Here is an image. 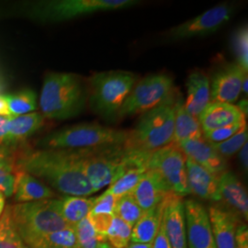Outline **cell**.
Here are the masks:
<instances>
[{
	"label": "cell",
	"mask_w": 248,
	"mask_h": 248,
	"mask_svg": "<svg viewBox=\"0 0 248 248\" xmlns=\"http://www.w3.org/2000/svg\"><path fill=\"white\" fill-rule=\"evenodd\" d=\"M186 177L190 194L204 201L221 202L219 177L186 157Z\"/></svg>",
	"instance_id": "ac0fdd59"
},
{
	"label": "cell",
	"mask_w": 248,
	"mask_h": 248,
	"mask_svg": "<svg viewBox=\"0 0 248 248\" xmlns=\"http://www.w3.org/2000/svg\"></svg>",
	"instance_id": "f907efd6"
},
{
	"label": "cell",
	"mask_w": 248,
	"mask_h": 248,
	"mask_svg": "<svg viewBox=\"0 0 248 248\" xmlns=\"http://www.w3.org/2000/svg\"><path fill=\"white\" fill-rule=\"evenodd\" d=\"M142 212L132 194H127L118 199L116 204L115 215L133 227L141 218Z\"/></svg>",
	"instance_id": "d6a6232c"
},
{
	"label": "cell",
	"mask_w": 248,
	"mask_h": 248,
	"mask_svg": "<svg viewBox=\"0 0 248 248\" xmlns=\"http://www.w3.org/2000/svg\"><path fill=\"white\" fill-rule=\"evenodd\" d=\"M10 117L0 116V148L2 147V145L7 143Z\"/></svg>",
	"instance_id": "60d3db41"
},
{
	"label": "cell",
	"mask_w": 248,
	"mask_h": 248,
	"mask_svg": "<svg viewBox=\"0 0 248 248\" xmlns=\"http://www.w3.org/2000/svg\"><path fill=\"white\" fill-rule=\"evenodd\" d=\"M237 108H239L240 111L244 114V115L248 116V99H243V100H241L238 102V104H237Z\"/></svg>",
	"instance_id": "ee69618b"
},
{
	"label": "cell",
	"mask_w": 248,
	"mask_h": 248,
	"mask_svg": "<svg viewBox=\"0 0 248 248\" xmlns=\"http://www.w3.org/2000/svg\"><path fill=\"white\" fill-rule=\"evenodd\" d=\"M45 119L41 112L37 111L24 115L11 116L6 145L22 142L33 135L44 126Z\"/></svg>",
	"instance_id": "cb8c5ba5"
},
{
	"label": "cell",
	"mask_w": 248,
	"mask_h": 248,
	"mask_svg": "<svg viewBox=\"0 0 248 248\" xmlns=\"http://www.w3.org/2000/svg\"><path fill=\"white\" fill-rule=\"evenodd\" d=\"M27 245L31 248H76L77 235L74 227L68 226L32 240Z\"/></svg>",
	"instance_id": "4316f807"
},
{
	"label": "cell",
	"mask_w": 248,
	"mask_h": 248,
	"mask_svg": "<svg viewBox=\"0 0 248 248\" xmlns=\"http://www.w3.org/2000/svg\"><path fill=\"white\" fill-rule=\"evenodd\" d=\"M96 198L64 196L61 199H57L58 211L65 222L74 227L89 215L95 204Z\"/></svg>",
	"instance_id": "d4e9b609"
},
{
	"label": "cell",
	"mask_w": 248,
	"mask_h": 248,
	"mask_svg": "<svg viewBox=\"0 0 248 248\" xmlns=\"http://www.w3.org/2000/svg\"><path fill=\"white\" fill-rule=\"evenodd\" d=\"M138 0H52L38 2L31 16L42 22H62L98 12L130 9L139 5Z\"/></svg>",
	"instance_id": "ba28073f"
},
{
	"label": "cell",
	"mask_w": 248,
	"mask_h": 248,
	"mask_svg": "<svg viewBox=\"0 0 248 248\" xmlns=\"http://www.w3.org/2000/svg\"><path fill=\"white\" fill-rule=\"evenodd\" d=\"M208 212L216 248H235L236 228L242 220L218 205L211 206Z\"/></svg>",
	"instance_id": "d6986e66"
},
{
	"label": "cell",
	"mask_w": 248,
	"mask_h": 248,
	"mask_svg": "<svg viewBox=\"0 0 248 248\" xmlns=\"http://www.w3.org/2000/svg\"><path fill=\"white\" fill-rule=\"evenodd\" d=\"M16 170L35 177L52 189L65 196L94 194L80 168L77 151L37 149L28 151L18 160Z\"/></svg>",
	"instance_id": "6da1fadb"
},
{
	"label": "cell",
	"mask_w": 248,
	"mask_h": 248,
	"mask_svg": "<svg viewBox=\"0 0 248 248\" xmlns=\"http://www.w3.org/2000/svg\"><path fill=\"white\" fill-rule=\"evenodd\" d=\"M9 207L12 222L26 244L69 226L58 211L57 199L16 203Z\"/></svg>",
	"instance_id": "52a82bcc"
},
{
	"label": "cell",
	"mask_w": 248,
	"mask_h": 248,
	"mask_svg": "<svg viewBox=\"0 0 248 248\" xmlns=\"http://www.w3.org/2000/svg\"><path fill=\"white\" fill-rule=\"evenodd\" d=\"M198 119L203 133L232 124L243 123L246 121V116L232 104L211 101Z\"/></svg>",
	"instance_id": "ffe728a7"
},
{
	"label": "cell",
	"mask_w": 248,
	"mask_h": 248,
	"mask_svg": "<svg viewBox=\"0 0 248 248\" xmlns=\"http://www.w3.org/2000/svg\"><path fill=\"white\" fill-rule=\"evenodd\" d=\"M5 96L11 116L24 115L35 111L37 108V95L31 89Z\"/></svg>",
	"instance_id": "f546056e"
},
{
	"label": "cell",
	"mask_w": 248,
	"mask_h": 248,
	"mask_svg": "<svg viewBox=\"0 0 248 248\" xmlns=\"http://www.w3.org/2000/svg\"><path fill=\"white\" fill-rule=\"evenodd\" d=\"M239 161L243 171L248 174V143L247 142L239 151Z\"/></svg>",
	"instance_id": "b9f144b4"
},
{
	"label": "cell",
	"mask_w": 248,
	"mask_h": 248,
	"mask_svg": "<svg viewBox=\"0 0 248 248\" xmlns=\"http://www.w3.org/2000/svg\"><path fill=\"white\" fill-rule=\"evenodd\" d=\"M55 193L44 182L21 170L15 169L13 197L17 203L53 199Z\"/></svg>",
	"instance_id": "7402d4cb"
},
{
	"label": "cell",
	"mask_w": 248,
	"mask_h": 248,
	"mask_svg": "<svg viewBox=\"0 0 248 248\" xmlns=\"http://www.w3.org/2000/svg\"><path fill=\"white\" fill-rule=\"evenodd\" d=\"M5 161H7V158H6V156H5L4 152H3V150L0 148V163L5 162Z\"/></svg>",
	"instance_id": "681fc988"
},
{
	"label": "cell",
	"mask_w": 248,
	"mask_h": 248,
	"mask_svg": "<svg viewBox=\"0 0 248 248\" xmlns=\"http://www.w3.org/2000/svg\"><path fill=\"white\" fill-rule=\"evenodd\" d=\"M248 76L236 62H227L214 73L211 81V101L233 103L239 98Z\"/></svg>",
	"instance_id": "4fadbf2b"
},
{
	"label": "cell",
	"mask_w": 248,
	"mask_h": 248,
	"mask_svg": "<svg viewBox=\"0 0 248 248\" xmlns=\"http://www.w3.org/2000/svg\"><path fill=\"white\" fill-rule=\"evenodd\" d=\"M127 248H152V244H141V243H130Z\"/></svg>",
	"instance_id": "f6af8a7d"
},
{
	"label": "cell",
	"mask_w": 248,
	"mask_h": 248,
	"mask_svg": "<svg viewBox=\"0 0 248 248\" xmlns=\"http://www.w3.org/2000/svg\"><path fill=\"white\" fill-rule=\"evenodd\" d=\"M180 93L175 89L159 105L142 114L132 131H128L124 147L153 153L173 142L175 113Z\"/></svg>",
	"instance_id": "3957f363"
},
{
	"label": "cell",
	"mask_w": 248,
	"mask_h": 248,
	"mask_svg": "<svg viewBox=\"0 0 248 248\" xmlns=\"http://www.w3.org/2000/svg\"><path fill=\"white\" fill-rule=\"evenodd\" d=\"M248 125L243 127L239 132L232 135L231 138L227 139L224 142L219 143H213V148L220 154L223 158L230 157L234 154L238 153L240 149L248 142ZM210 143V142H209Z\"/></svg>",
	"instance_id": "e575fe53"
},
{
	"label": "cell",
	"mask_w": 248,
	"mask_h": 248,
	"mask_svg": "<svg viewBox=\"0 0 248 248\" xmlns=\"http://www.w3.org/2000/svg\"><path fill=\"white\" fill-rule=\"evenodd\" d=\"M118 199L115 196L105 191L102 195L96 198L95 204L89 214L97 216H112L115 215L116 204Z\"/></svg>",
	"instance_id": "d590c367"
},
{
	"label": "cell",
	"mask_w": 248,
	"mask_h": 248,
	"mask_svg": "<svg viewBox=\"0 0 248 248\" xmlns=\"http://www.w3.org/2000/svg\"><path fill=\"white\" fill-rule=\"evenodd\" d=\"M0 248H31L12 222L9 206L5 208L0 218Z\"/></svg>",
	"instance_id": "f1b7e54d"
},
{
	"label": "cell",
	"mask_w": 248,
	"mask_h": 248,
	"mask_svg": "<svg viewBox=\"0 0 248 248\" xmlns=\"http://www.w3.org/2000/svg\"><path fill=\"white\" fill-rule=\"evenodd\" d=\"M171 192L168 183L159 173L148 169L131 194L142 212H147L157 207Z\"/></svg>",
	"instance_id": "2e32d148"
},
{
	"label": "cell",
	"mask_w": 248,
	"mask_h": 248,
	"mask_svg": "<svg viewBox=\"0 0 248 248\" xmlns=\"http://www.w3.org/2000/svg\"><path fill=\"white\" fill-rule=\"evenodd\" d=\"M186 157L207 169L217 177L227 171V161L217 153L211 143L203 137L195 140H187L177 144Z\"/></svg>",
	"instance_id": "e0dca14e"
},
{
	"label": "cell",
	"mask_w": 248,
	"mask_h": 248,
	"mask_svg": "<svg viewBox=\"0 0 248 248\" xmlns=\"http://www.w3.org/2000/svg\"><path fill=\"white\" fill-rule=\"evenodd\" d=\"M174 89L173 79L168 75L155 74L142 78L134 85L117 119L149 111L168 98Z\"/></svg>",
	"instance_id": "9c48e42d"
},
{
	"label": "cell",
	"mask_w": 248,
	"mask_h": 248,
	"mask_svg": "<svg viewBox=\"0 0 248 248\" xmlns=\"http://www.w3.org/2000/svg\"><path fill=\"white\" fill-rule=\"evenodd\" d=\"M248 76H246V78H245V79H244V82H243V85H242V92L243 93H245L246 95H248Z\"/></svg>",
	"instance_id": "7dc6e473"
},
{
	"label": "cell",
	"mask_w": 248,
	"mask_h": 248,
	"mask_svg": "<svg viewBox=\"0 0 248 248\" xmlns=\"http://www.w3.org/2000/svg\"><path fill=\"white\" fill-rule=\"evenodd\" d=\"M127 135L128 131L84 123L49 133L39 139L36 145L41 149L84 150L103 145H123Z\"/></svg>",
	"instance_id": "277c9868"
},
{
	"label": "cell",
	"mask_w": 248,
	"mask_h": 248,
	"mask_svg": "<svg viewBox=\"0 0 248 248\" xmlns=\"http://www.w3.org/2000/svg\"><path fill=\"white\" fill-rule=\"evenodd\" d=\"M133 227L114 215L106 232V241L111 248H127L131 243Z\"/></svg>",
	"instance_id": "1f68e13d"
},
{
	"label": "cell",
	"mask_w": 248,
	"mask_h": 248,
	"mask_svg": "<svg viewBox=\"0 0 248 248\" xmlns=\"http://www.w3.org/2000/svg\"><path fill=\"white\" fill-rule=\"evenodd\" d=\"M152 248H172L166 233L163 220L161 221L158 232L152 243Z\"/></svg>",
	"instance_id": "ab89813d"
},
{
	"label": "cell",
	"mask_w": 248,
	"mask_h": 248,
	"mask_svg": "<svg viewBox=\"0 0 248 248\" xmlns=\"http://www.w3.org/2000/svg\"><path fill=\"white\" fill-rule=\"evenodd\" d=\"M202 137L203 133L199 119L186 111L184 100L180 95L177 100L175 113L173 142L178 144L184 141L201 139Z\"/></svg>",
	"instance_id": "603a6c76"
},
{
	"label": "cell",
	"mask_w": 248,
	"mask_h": 248,
	"mask_svg": "<svg viewBox=\"0 0 248 248\" xmlns=\"http://www.w3.org/2000/svg\"><path fill=\"white\" fill-rule=\"evenodd\" d=\"M136 76L127 71L99 72L89 80V101L91 109L107 121H115L134 85Z\"/></svg>",
	"instance_id": "5b68a950"
},
{
	"label": "cell",
	"mask_w": 248,
	"mask_h": 248,
	"mask_svg": "<svg viewBox=\"0 0 248 248\" xmlns=\"http://www.w3.org/2000/svg\"><path fill=\"white\" fill-rule=\"evenodd\" d=\"M187 248H216L209 212L193 199L184 201Z\"/></svg>",
	"instance_id": "7c38bea8"
},
{
	"label": "cell",
	"mask_w": 248,
	"mask_h": 248,
	"mask_svg": "<svg viewBox=\"0 0 248 248\" xmlns=\"http://www.w3.org/2000/svg\"><path fill=\"white\" fill-rule=\"evenodd\" d=\"M186 155L175 142L151 154L148 169L159 173L171 191L180 197L189 195L186 177Z\"/></svg>",
	"instance_id": "30bf717a"
},
{
	"label": "cell",
	"mask_w": 248,
	"mask_h": 248,
	"mask_svg": "<svg viewBox=\"0 0 248 248\" xmlns=\"http://www.w3.org/2000/svg\"><path fill=\"white\" fill-rule=\"evenodd\" d=\"M5 208H6V197L3 195V193L0 192V218L4 213Z\"/></svg>",
	"instance_id": "bcb514c9"
},
{
	"label": "cell",
	"mask_w": 248,
	"mask_h": 248,
	"mask_svg": "<svg viewBox=\"0 0 248 248\" xmlns=\"http://www.w3.org/2000/svg\"><path fill=\"white\" fill-rule=\"evenodd\" d=\"M186 87L184 106L189 114L198 118L211 102V80L204 72L196 70L187 77Z\"/></svg>",
	"instance_id": "44dd1931"
},
{
	"label": "cell",
	"mask_w": 248,
	"mask_h": 248,
	"mask_svg": "<svg viewBox=\"0 0 248 248\" xmlns=\"http://www.w3.org/2000/svg\"><path fill=\"white\" fill-rule=\"evenodd\" d=\"M74 229L77 235L76 248H95L98 244L107 242L106 238L98 233L89 214L77 223Z\"/></svg>",
	"instance_id": "4dcf8cb0"
},
{
	"label": "cell",
	"mask_w": 248,
	"mask_h": 248,
	"mask_svg": "<svg viewBox=\"0 0 248 248\" xmlns=\"http://www.w3.org/2000/svg\"><path fill=\"white\" fill-rule=\"evenodd\" d=\"M147 170L148 169L146 168L138 167L127 169L123 176H121L115 182L108 186L106 190L107 192L115 196L117 198L131 194Z\"/></svg>",
	"instance_id": "83f0119b"
},
{
	"label": "cell",
	"mask_w": 248,
	"mask_h": 248,
	"mask_svg": "<svg viewBox=\"0 0 248 248\" xmlns=\"http://www.w3.org/2000/svg\"><path fill=\"white\" fill-rule=\"evenodd\" d=\"M162 220L171 248H187L185 206L182 197L173 192L166 196L163 201Z\"/></svg>",
	"instance_id": "5bb4252c"
},
{
	"label": "cell",
	"mask_w": 248,
	"mask_h": 248,
	"mask_svg": "<svg viewBox=\"0 0 248 248\" xmlns=\"http://www.w3.org/2000/svg\"><path fill=\"white\" fill-rule=\"evenodd\" d=\"M95 248H111V247L108 244V242H102V243L98 244Z\"/></svg>",
	"instance_id": "c3c4849f"
},
{
	"label": "cell",
	"mask_w": 248,
	"mask_h": 248,
	"mask_svg": "<svg viewBox=\"0 0 248 248\" xmlns=\"http://www.w3.org/2000/svg\"><path fill=\"white\" fill-rule=\"evenodd\" d=\"M232 50L236 63L244 70H248V28L247 24L238 28L232 36Z\"/></svg>",
	"instance_id": "836d02e7"
},
{
	"label": "cell",
	"mask_w": 248,
	"mask_h": 248,
	"mask_svg": "<svg viewBox=\"0 0 248 248\" xmlns=\"http://www.w3.org/2000/svg\"><path fill=\"white\" fill-rule=\"evenodd\" d=\"M219 191L223 208L242 221H248V191L238 177L228 170L222 173L219 177Z\"/></svg>",
	"instance_id": "9a60e30c"
},
{
	"label": "cell",
	"mask_w": 248,
	"mask_h": 248,
	"mask_svg": "<svg viewBox=\"0 0 248 248\" xmlns=\"http://www.w3.org/2000/svg\"><path fill=\"white\" fill-rule=\"evenodd\" d=\"M163 216V202L150 211L143 212L141 218L133 226L131 242L152 244L155 238Z\"/></svg>",
	"instance_id": "484cf974"
},
{
	"label": "cell",
	"mask_w": 248,
	"mask_h": 248,
	"mask_svg": "<svg viewBox=\"0 0 248 248\" xmlns=\"http://www.w3.org/2000/svg\"><path fill=\"white\" fill-rule=\"evenodd\" d=\"M77 151L80 168L94 193L110 186L129 169L123 145H103Z\"/></svg>",
	"instance_id": "8992f818"
},
{
	"label": "cell",
	"mask_w": 248,
	"mask_h": 248,
	"mask_svg": "<svg viewBox=\"0 0 248 248\" xmlns=\"http://www.w3.org/2000/svg\"><path fill=\"white\" fill-rule=\"evenodd\" d=\"M15 169L8 161L0 163V192L6 198L13 196Z\"/></svg>",
	"instance_id": "74e56055"
},
{
	"label": "cell",
	"mask_w": 248,
	"mask_h": 248,
	"mask_svg": "<svg viewBox=\"0 0 248 248\" xmlns=\"http://www.w3.org/2000/svg\"><path fill=\"white\" fill-rule=\"evenodd\" d=\"M0 116H6V117H10V112H9V105L6 99V96L0 95Z\"/></svg>",
	"instance_id": "7bdbcfd3"
},
{
	"label": "cell",
	"mask_w": 248,
	"mask_h": 248,
	"mask_svg": "<svg viewBox=\"0 0 248 248\" xmlns=\"http://www.w3.org/2000/svg\"><path fill=\"white\" fill-rule=\"evenodd\" d=\"M247 124V121L239 123V124H232L229 126H225L219 129H215L210 132L203 133V138L210 143H219L224 142L227 139L231 138L232 135L238 133L240 130L245 127Z\"/></svg>",
	"instance_id": "8d00e7d4"
},
{
	"label": "cell",
	"mask_w": 248,
	"mask_h": 248,
	"mask_svg": "<svg viewBox=\"0 0 248 248\" xmlns=\"http://www.w3.org/2000/svg\"><path fill=\"white\" fill-rule=\"evenodd\" d=\"M88 97V88L78 75L51 72L45 77L39 107L46 119L68 120L85 109Z\"/></svg>",
	"instance_id": "7a4b0ae2"
},
{
	"label": "cell",
	"mask_w": 248,
	"mask_h": 248,
	"mask_svg": "<svg viewBox=\"0 0 248 248\" xmlns=\"http://www.w3.org/2000/svg\"><path fill=\"white\" fill-rule=\"evenodd\" d=\"M235 248H248V224L241 221L236 228Z\"/></svg>",
	"instance_id": "f35d334b"
},
{
	"label": "cell",
	"mask_w": 248,
	"mask_h": 248,
	"mask_svg": "<svg viewBox=\"0 0 248 248\" xmlns=\"http://www.w3.org/2000/svg\"><path fill=\"white\" fill-rule=\"evenodd\" d=\"M235 11L236 7L232 3L219 4L195 18L170 29L165 34L166 39L169 42H178L211 35L228 23Z\"/></svg>",
	"instance_id": "8fae6325"
}]
</instances>
